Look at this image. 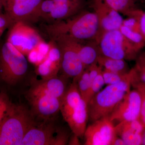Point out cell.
Listing matches in <instances>:
<instances>
[{"label":"cell","instance_id":"6da1fadb","mask_svg":"<svg viewBox=\"0 0 145 145\" xmlns=\"http://www.w3.org/2000/svg\"><path fill=\"white\" fill-rule=\"evenodd\" d=\"M42 27L49 39L65 36L79 42L96 41L99 31L96 14L85 9L65 20L45 24Z\"/></svg>","mask_w":145,"mask_h":145},{"label":"cell","instance_id":"7a4b0ae2","mask_svg":"<svg viewBox=\"0 0 145 145\" xmlns=\"http://www.w3.org/2000/svg\"><path fill=\"white\" fill-rule=\"evenodd\" d=\"M133 68L123 80L108 85L93 96L88 104V118L91 122L109 117L114 108L130 91L134 76Z\"/></svg>","mask_w":145,"mask_h":145},{"label":"cell","instance_id":"3957f363","mask_svg":"<svg viewBox=\"0 0 145 145\" xmlns=\"http://www.w3.org/2000/svg\"><path fill=\"white\" fill-rule=\"evenodd\" d=\"M35 124L31 111L13 103L0 123V145H21L26 133Z\"/></svg>","mask_w":145,"mask_h":145},{"label":"cell","instance_id":"277c9868","mask_svg":"<svg viewBox=\"0 0 145 145\" xmlns=\"http://www.w3.org/2000/svg\"><path fill=\"white\" fill-rule=\"evenodd\" d=\"M28 63L24 54L8 41L0 42V80L15 86L25 77Z\"/></svg>","mask_w":145,"mask_h":145},{"label":"cell","instance_id":"5b68a950","mask_svg":"<svg viewBox=\"0 0 145 145\" xmlns=\"http://www.w3.org/2000/svg\"><path fill=\"white\" fill-rule=\"evenodd\" d=\"M101 54L118 59H135L140 50L119 29L107 31L96 41Z\"/></svg>","mask_w":145,"mask_h":145},{"label":"cell","instance_id":"8992f818","mask_svg":"<svg viewBox=\"0 0 145 145\" xmlns=\"http://www.w3.org/2000/svg\"><path fill=\"white\" fill-rule=\"evenodd\" d=\"M61 56L60 70L67 78L77 79L85 69L78 54V41L65 36L50 39Z\"/></svg>","mask_w":145,"mask_h":145},{"label":"cell","instance_id":"52a82bcc","mask_svg":"<svg viewBox=\"0 0 145 145\" xmlns=\"http://www.w3.org/2000/svg\"><path fill=\"white\" fill-rule=\"evenodd\" d=\"M86 0H42L40 20L52 24L65 20L85 9Z\"/></svg>","mask_w":145,"mask_h":145},{"label":"cell","instance_id":"ba28073f","mask_svg":"<svg viewBox=\"0 0 145 145\" xmlns=\"http://www.w3.org/2000/svg\"><path fill=\"white\" fill-rule=\"evenodd\" d=\"M42 0H3L4 12L13 23L29 24L40 20Z\"/></svg>","mask_w":145,"mask_h":145},{"label":"cell","instance_id":"9c48e42d","mask_svg":"<svg viewBox=\"0 0 145 145\" xmlns=\"http://www.w3.org/2000/svg\"><path fill=\"white\" fill-rule=\"evenodd\" d=\"M142 104L140 92L135 89L130 90L114 108L109 116L112 122L118 123L130 121L139 119Z\"/></svg>","mask_w":145,"mask_h":145},{"label":"cell","instance_id":"30bf717a","mask_svg":"<svg viewBox=\"0 0 145 145\" xmlns=\"http://www.w3.org/2000/svg\"><path fill=\"white\" fill-rule=\"evenodd\" d=\"M115 126L108 117L92 122L84 134L85 145H111L117 136Z\"/></svg>","mask_w":145,"mask_h":145},{"label":"cell","instance_id":"8fae6325","mask_svg":"<svg viewBox=\"0 0 145 145\" xmlns=\"http://www.w3.org/2000/svg\"><path fill=\"white\" fill-rule=\"evenodd\" d=\"M27 25L22 22L13 24L8 28L6 40L24 54L32 51L40 41L38 33Z\"/></svg>","mask_w":145,"mask_h":145},{"label":"cell","instance_id":"7c38bea8","mask_svg":"<svg viewBox=\"0 0 145 145\" xmlns=\"http://www.w3.org/2000/svg\"><path fill=\"white\" fill-rule=\"evenodd\" d=\"M90 7L96 14L99 23V34L96 41L105 32L119 29L124 19L120 13L104 0H91Z\"/></svg>","mask_w":145,"mask_h":145},{"label":"cell","instance_id":"4fadbf2b","mask_svg":"<svg viewBox=\"0 0 145 145\" xmlns=\"http://www.w3.org/2000/svg\"><path fill=\"white\" fill-rule=\"evenodd\" d=\"M32 112L45 120L54 116L60 111L61 99L52 95L42 93L27 94Z\"/></svg>","mask_w":145,"mask_h":145},{"label":"cell","instance_id":"5bb4252c","mask_svg":"<svg viewBox=\"0 0 145 145\" xmlns=\"http://www.w3.org/2000/svg\"><path fill=\"white\" fill-rule=\"evenodd\" d=\"M58 129L49 120L39 125L35 124L26 133L21 145H55Z\"/></svg>","mask_w":145,"mask_h":145},{"label":"cell","instance_id":"9a60e30c","mask_svg":"<svg viewBox=\"0 0 145 145\" xmlns=\"http://www.w3.org/2000/svg\"><path fill=\"white\" fill-rule=\"evenodd\" d=\"M65 78L55 76L36 81L29 90L28 94L42 93L49 94L61 100L66 91Z\"/></svg>","mask_w":145,"mask_h":145},{"label":"cell","instance_id":"2e32d148","mask_svg":"<svg viewBox=\"0 0 145 145\" xmlns=\"http://www.w3.org/2000/svg\"><path fill=\"white\" fill-rule=\"evenodd\" d=\"M115 128L116 134L123 140L126 145L142 144L145 128L139 119L120 122Z\"/></svg>","mask_w":145,"mask_h":145},{"label":"cell","instance_id":"e0dca14e","mask_svg":"<svg viewBox=\"0 0 145 145\" xmlns=\"http://www.w3.org/2000/svg\"><path fill=\"white\" fill-rule=\"evenodd\" d=\"M88 118V104L82 99L80 103L66 122L72 133L81 137L84 134Z\"/></svg>","mask_w":145,"mask_h":145},{"label":"cell","instance_id":"ac0fdd59","mask_svg":"<svg viewBox=\"0 0 145 145\" xmlns=\"http://www.w3.org/2000/svg\"><path fill=\"white\" fill-rule=\"evenodd\" d=\"M82 99L77 81L73 80L61 100L60 111L65 121L78 106Z\"/></svg>","mask_w":145,"mask_h":145},{"label":"cell","instance_id":"d6986e66","mask_svg":"<svg viewBox=\"0 0 145 145\" xmlns=\"http://www.w3.org/2000/svg\"><path fill=\"white\" fill-rule=\"evenodd\" d=\"M78 54L84 67L97 63L101 54L99 46L95 40L77 42Z\"/></svg>","mask_w":145,"mask_h":145},{"label":"cell","instance_id":"ffe728a7","mask_svg":"<svg viewBox=\"0 0 145 145\" xmlns=\"http://www.w3.org/2000/svg\"><path fill=\"white\" fill-rule=\"evenodd\" d=\"M61 56L57 48L54 54L50 53L46 59L39 65L38 72L42 79H45L57 76L60 70Z\"/></svg>","mask_w":145,"mask_h":145},{"label":"cell","instance_id":"44dd1931","mask_svg":"<svg viewBox=\"0 0 145 145\" xmlns=\"http://www.w3.org/2000/svg\"><path fill=\"white\" fill-rule=\"evenodd\" d=\"M97 63L103 69L112 72L124 73L130 70L125 60L114 59L101 54L98 58Z\"/></svg>","mask_w":145,"mask_h":145},{"label":"cell","instance_id":"7402d4cb","mask_svg":"<svg viewBox=\"0 0 145 145\" xmlns=\"http://www.w3.org/2000/svg\"><path fill=\"white\" fill-rule=\"evenodd\" d=\"M106 4L121 14L129 17L136 10L134 8L135 0H104Z\"/></svg>","mask_w":145,"mask_h":145},{"label":"cell","instance_id":"603a6c76","mask_svg":"<svg viewBox=\"0 0 145 145\" xmlns=\"http://www.w3.org/2000/svg\"><path fill=\"white\" fill-rule=\"evenodd\" d=\"M119 30L129 40L132 42L139 50H141L144 46L145 35L144 33L130 29L122 24Z\"/></svg>","mask_w":145,"mask_h":145},{"label":"cell","instance_id":"cb8c5ba5","mask_svg":"<svg viewBox=\"0 0 145 145\" xmlns=\"http://www.w3.org/2000/svg\"><path fill=\"white\" fill-rule=\"evenodd\" d=\"M135 66L133 83H140L145 84V52L137 54Z\"/></svg>","mask_w":145,"mask_h":145},{"label":"cell","instance_id":"d4e9b609","mask_svg":"<svg viewBox=\"0 0 145 145\" xmlns=\"http://www.w3.org/2000/svg\"><path fill=\"white\" fill-rule=\"evenodd\" d=\"M73 80L77 81L78 89L80 93L81 97L86 102L90 86V81L88 68H86L78 78Z\"/></svg>","mask_w":145,"mask_h":145},{"label":"cell","instance_id":"484cf974","mask_svg":"<svg viewBox=\"0 0 145 145\" xmlns=\"http://www.w3.org/2000/svg\"><path fill=\"white\" fill-rule=\"evenodd\" d=\"M103 69H102L100 71L99 74L91 84L90 88L86 100V102L87 104H88L91 99L93 98V96L102 90L103 87L105 85L103 75Z\"/></svg>","mask_w":145,"mask_h":145},{"label":"cell","instance_id":"4316f807","mask_svg":"<svg viewBox=\"0 0 145 145\" xmlns=\"http://www.w3.org/2000/svg\"><path fill=\"white\" fill-rule=\"evenodd\" d=\"M129 71L126 73H117L103 69V75L105 84L106 85L114 84L121 82L127 76Z\"/></svg>","mask_w":145,"mask_h":145},{"label":"cell","instance_id":"83f0119b","mask_svg":"<svg viewBox=\"0 0 145 145\" xmlns=\"http://www.w3.org/2000/svg\"><path fill=\"white\" fill-rule=\"evenodd\" d=\"M132 86L141 94L142 98L141 110L139 120L145 128V84L140 83L133 84Z\"/></svg>","mask_w":145,"mask_h":145},{"label":"cell","instance_id":"f1b7e54d","mask_svg":"<svg viewBox=\"0 0 145 145\" xmlns=\"http://www.w3.org/2000/svg\"><path fill=\"white\" fill-rule=\"evenodd\" d=\"M13 24L12 20L4 12L0 14V38L5 30L9 28Z\"/></svg>","mask_w":145,"mask_h":145},{"label":"cell","instance_id":"f546056e","mask_svg":"<svg viewBox=\"0 0 145 145\" xmlns=\"http://www.w3.org/2000/svg\"><path fill=\"white\" fill-rule=\"evenodd\" d=\"M12 104L7 97L0 105V123L8 114Z\"/></svg>","mask_w":145,"mask_h":145},{"label":"cell","instance_id":"4dcf8cb0","mask_svg":"<svg viewBox=\"0 0 145 145\" xmlns=\"http://www.w3.org/2000/svg\"><path fill=\"white\" fill-rule=\"evenodd\" d=\"M79 137L73 133V135L70 137L69 140L68 145H80L81 144L79 139Z\"/></svg>","mask_w":145,"mask_h":145},{"label":"cell","instance_id":"1f68e13d","mask_svg":"<svg viewBox=\"0 0 145 145\" xmlns=\"http://www.w3.org/2000/svg\"><path fill=\"white\" fill-rule=\"evenodd\" d=\"M140 21L142 31L145 35V12H141L140 17Z\"/></svg>","mask_w":145,"mask_h":145},{"label":"cell","instance_id":"d6a6232c","mask_svg":"<svg viewBox=\"0 0 145 145\" xmlns=\"http://www.w3.org/2000/svg\"><path fill=\"white\" fill-rule=\"evenodd\" d=\"M111 145H126V144L123 140L117 135L112 141Z\"/></svg>","mask_w":145,"mask_h":145},{"label":"cell","instance_id":"836d02e7","mask_svg":"<svg viewBox=\"0 0 145 145\" xmlns=\"http://www.w3.org/2000/svg\"><path fill=\"white\" fill-rule=\"evenodd\" d=\"M7 97V96L5 93H0V105L3 103V101H4Z\"/></svg>","mask_w":145,"mask_h":145},{"label":"cell","instance_id":"e575fe53","mask_svg":"<svg viewBox=\"0 0 145 145\" xmlns=\"http://www.w3.org/2000/svg\"><path fill=\"white\" fill-rule=\"evenodd\" d=\"M3 0H0V14L3 13Z\"/></svg>","mask_w":145,"mask_h":145},{"label":"cell","instance_id":"d590c367","mask_svg":"<svg viewBox=\"0 0 145 145\" xmlns=\"http://www.w3.org/2000/svg\"><path fill=\"white\" fill-rule=\"evenodd\" d=\"M142 145H145V129L143 133L142 141Z\"/></svg>","mask_w":145,"mask_h":145}]
</instances>
